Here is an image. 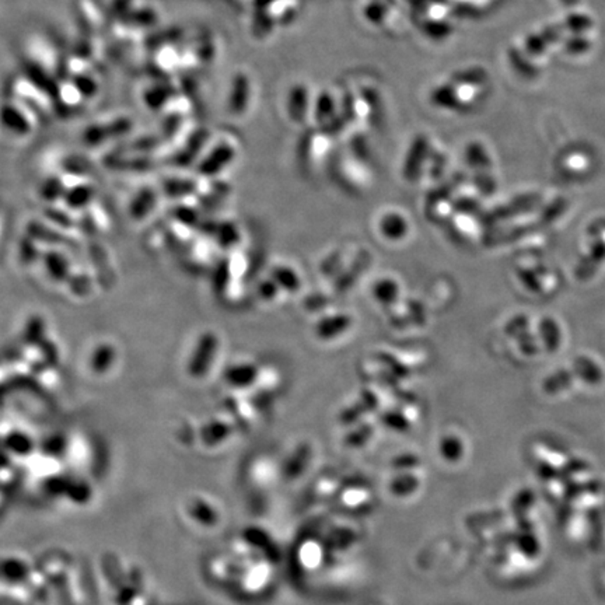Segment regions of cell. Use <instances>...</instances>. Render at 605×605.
Returning a JSON list of instances; mask_svg holds the SVG:
<instances>
[{"label": "cell", "instance_id": "obj_5", "mask_svg": "<svg viewBox=\"0 0 605 605\" xmlns=\"http://www.w3.org/2000/svg\"><path fill=\"white\" fill-rule=\"evenodd\" d=\"M334 142L335 137L325 130L317 128L306 129L299 146L300 160L308 167L322 164L329 157Z\"/></svg>", "mask_w": 605, "mask_h": 605}, {"label": "cell", "instance_id": "obj_7", "mask_svg": "<svg viewBox=\"0 0 605 605\" xmlns=\"http://www.w3.org/2000/svg\"><path fill=\"white\" fill-rule=\"evenodd\" d=\"M297 10V0H266L262 4L259 24L265 27V31L276 25L285 24L293 17Z\"/></svg>", "mask_w": 605, "mask_h": 605}, {"label": "cell", "instance_id": "obj_16", "mask_svg": "<svg viewBox=\"0 0 605 605\" xmlns=\"http://www.w3.org/2000/svg\"><path fill=\"white\" fill-rule=\"evenodd\" d=\"M467 154H468L470 161H473V163H478V164H481V163H482V164L488 163L487 156H485V151H484V149H482L480 144H471V146L468 147Z\"/></svg>", "mask_w": 605, "mask_h": 605}, {"label": "cell", "instance_id": "obj_1", "mask_svg": "<svg viewBox=\"0 0 605 605\" xmlns=\"http://www.w3.org/2000/svg\"><path fill=\"white\" fill-rule=\"evenodd\" d=\"M344 115L349 128L356 133H363L376 123L381 108V95L376 83L358 77L341 86Z\"/></svg>", "mask_w": 605, "mask_h": 605}, {"label": "cell", "instance_id": "obj_19", "mask_svg": "<svg viewBox=\"0 0 605 605\" xmlns=\"http://www.w3.org/2000/svg\"><path fill=\"white\" fill-rule=\"evenodd\" d=\"M562 1H564V4H566V6H569V7L576 6V4L579 3V0H562Z\"/></svg>", "mask_w": 605, "mask_h": 605}, {"label": "cell", "instance_id": "obj_2", "mask_svg": "<svg viewBox=\"0 0 605 605\" xmlns=\"http://www.w3.org/2000/svg\"><path fill=\"white\" fill-rule=\"evenodd\" d=\"M345 125L346 121L344 115L341 87H324L317 91L311 128L325 130L337 137Z\"/></svg>", "mask_w": 605, "mask_h": 605}, {"label": "cell", "instance_id": "obj_12", "mask_svg": "<svg viewBox=\"0 0 605 605\" xmlns=\"http://www.w3.org/2000/svg\"><path fill=\"white\" fill-rule=\"evenodd\" d=\"M510 60H512L513 66L522 74H524V76H536L537 74V69L519 50H510Z\"/></svg>", "mask_w": 605, "mask_h": 605}, {"label": "cell", "instance_id": "obj_8", "mask_svg": "<svg viewBox=\"0 0 605 605\" xmlns=\"http://www.w3.org/2000/svg\"><path fill=\"white\" fill-rule=\"evenodd\" d=\"M237 140L233 135L223 133L219 140L215 143L212 151H210V160L206 161V167H209L210 171L216 172L219 168V164L227 165L233 157L237 153Z\"/></svg>", "mask_w": 605, "mask_h": 605}, {"label": "cell", "instance_id": "obj_6", "mask_svg": "<svg viewBox=\"0 0 605 605\" xmlns=\"http://www.w3.org/2000/svg\"><path fill=\"white\" fill-rule=\"evenodd\" d=\"M365 20L386 32L395 31L400 22V13L394 1L390 0H366L362 7Z\"/></svg>", "mask_w": 605, "mask_h": 605}, {"label": "cell", "instance_id": "obj_11", "mask_svg": "<svg viewBox=\"0 0 605 605\" xmlns=\"http://www.w3.org/2000/svg\"><path fill=\"white\" fill-rule=\"evenodd\" d=\"M487 73L481 69H468L461 70L453 74V81L457 86H477L482 84L487 80Z\"/></svg>", "mask_w": 605, "mask_h": 605}, {"label": "cell", "instance_id": "obj_10", "mask_svg": "<svg viewBox=\"0 0 605 605\" xmlns=\"http://www.w3.org/2000/svg\"><path fill=\"white\" fill-rule=\"evenodd\" d=\"M421 25L425 34L435 39H443L449 36L453 29L447 21L439 18H421Z\"/></svg>", "mask_w": 605, "mask_h": 605}, {"label": "cell", "instance_id": "obj_3", "mask_svg": "<svg viewBox=\"0 0 605 605\" xmlns=\"http://www.w3.org/2000/svg\"><path fill=\"white\" fill-rule=\"evenodd\" d=\"M257 100V84L252 74L240 69L234 73L227 97V111L233 118L243 119L250 115Z\"/></svg>", "mask_w": 605, "mask_h": 605}, {"label": "cell", "instance_id": "obj_18", "mask_svg": "<svg viewBox=\"0 0 605 605\" xmlns=\"http://www.w3.org/2000/svg\"><path fill=\"white\" fill-rule=\"evenodd\" d=\"M541 34H543V36L545 38V41H547V42H557V41L561 38L559 28H558V27H555V25H550V27H547Z\"/></svg>", "mask_w": 605, "mask_h": 605}, {"label": "cell", "instance_id": "obj_15", "mask_svg": "<svg viewBox=\"0 0 605 605\" xmlns=\"http://www.w3.org/2000/svg\"><path fill=\"white\" fill-rule=\"evenodd\" d=\"M565 48L571 53H583L590 48V42L583 36H573V38L566 41Z\"/></svg>", "mask_w": 605, "mask_h": 605}, {"label": "cell", "instance_id": "obj_17", "mask_svg": "<svg viewBox=\"0 0 605 605\" xmlns=\"http://www.w3.org/2000/svg\"><path fill=\"white\" fill-rule=\"evenodd\" d=\"M454 13L461 15V17H477L480 14V10L471 4L460 3V4L454 6Z\"/></svg>", "mask_w": 605, "mask_h": 605}, {"label": "cell", "instance_id": "obj_4", "mask_svg": "<svg viewBox=\"0 0 605 605\" xmlns=\"http://www.w3.org/2000/svg\"><path fill=\"white\" fill-rule=\"evenodd\" d=\"M317 91L306 81H299L289 88L286 97V109L290 121L308 129L313 126V112H314V101Z\"/></svg>", "mask_w": 605, "mask_h": 605}, {"label": "cell", "instance_id": "obj_9", "mask_svg": "<svg viewBox=\"0 0 605 605\" xmlns=\"http://www.w3.org/2000/svg\"><path fill=\"white\" fill-rule=\"evenodd\" d=\"M430 100L436 107H440V108H449V109H464V108H467L458 95L456 84H451V86L446 84V86L437 87L432 93Z\"/></svg>", "mask_w": 605, "mask_h": 605}, {"label": "cell", "instance_id": "obj_14", "mask_svg": "<svg viewBox=\"0 0 605 605\" xmlns=\"http://www.w3.org/2000/svg\"><path fill=\"white\" fill-rule=\"evenodd\" d=\"M547 48V41L545 38L541 35H530L526 39V50L529 52V55L533 56H538L541 55Z\"/></svg>", "mask_w": 605, "mask_h": 605}, {"label": "cell", "instance_id": "obj_13", "mask_svg": "<svg viewBox=\"0 0 605 605\" xmlns=\"http://www.w3.org/2000/svg\"><path fill=\"white\" fill-rule=\"evenodd\" d=\"M565 25L568 29H571L575 34H582L587 31L592 27V20L587 15L582 14H572L566 18Z\"/></svg>", "mask_w": 605, "mask_h": 605}]
</instances>
